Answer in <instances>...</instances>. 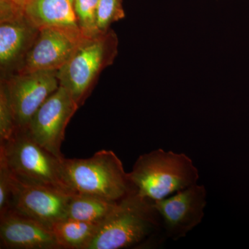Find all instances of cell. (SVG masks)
<instances>
[{
  "label": "cell",
  "instance_id": "15",
  "mask_svg": "<svg viewBox=\"0 0 249 249\" xmlns=\"http://www.w3.org/2000/svg\"><path fill=\"white\" fill-rule=\"evenodd\" d=\"M98 225L67 217L55 223L51 229L62 249H85Z\"/></svg>",
  "mask_w": 249,
  "mask_h": 249
},
{
  "label": "cell",
  "instance_id": "1",
  "mask_svg": "<svg viewBox=\"0 0 249 249\" xmlns=\"http://www.w3.org/2000/svg\"><path fill=\"white\" fill-rule=\"evenodd\" d=\"M60 172L63 182L73 195L119 201L136 193L122 161L111 150H100L89 158L64 157Z\"/></svg>",
  "mask_w": 249,
  "mask_h": 249
},
{
  "label": "cell",
  "instance_id": "10",
  "mask_svg": "<svg viewBox=\"0 0 249 249\" xmlns=\"http://www.w3.org/2000/svg\"><path fill=\"white\" fill-rule=\"evenodd\" d=\"M84 37L81 33L62 28H41L17 73L58 71L71 58Z\"/></svg>",
  "mask_w": 249,
  "mask_h": 249
},
{
  "label": "cell",
  "instance_id": "6",
  "mask_svg": "<svg viewBox=\"0 0 249 249\" xmlns=\"http://www.w3.org/2000/svg\"><path fill=\"white\" fill-rule=\"evenodd\" d=\"M78 108L70 93L60 85L36 111L25 129L41 146L64 158L61 146L65 129Z\"/></svg>",
  "mask_w": 249,
  "mask_h": 249
},
{
  "label": "cell",
  "instance_id": "17",
  "mask_svg": "<svg viewBox=\"0 0 249 249\" xmlns=\"http://www.w3.org/2000/svg\"><path fill=\"white\" fill-rule=\"evenodd\" d=\"M99 0H73L78 26L85 37H93L99 33L96 27V10Z\"/></svg>",
  "mask_w": 249,
  "mask_h": 249
},
{
  "label": "cell",
  "instance_id": "16",
  "mask_svg": "<svg viewBox=\"0 0 249 249\" xmlns=\"http://www.w3.org/2000/svg\"><path fill=\"white\" fill-rule=\"evenodd\" d=\"M125 17L123 0H99L96 10V27L99 34L107 32L113 23Z\"/></svg>",
  "mask_w": 249,
  "mask_h": 249
},
{
  "label": "cell",
  "instance_id": "8",
  "mask_svg": "<svg viewBox=\"0 0 249 249\" xmlns=\"http://www.w3.org/2000/svg\"><path fill=\"white\" fill-rule=\"evenodd\" d=\"M71 196L51 187L23 182L13 175L11 209L49 229L67 217Z\"/></svg>",
  "mask_w": 249,
  "mask_h": 249
},
{
  "label": "cell",
  "instance_id": "4",
  "mask_svg": "<svg viewBox=\"0 0 249 249\" xmlns=\"http://www.w3.org/2000/svg\"><path fill=\"white\" fill-rule=\"evenodd\" d=\"M119 39L114 31L84 37L74 53L57 71L60 86L70 93L80 107L92 92L100 75L114 63Z\"/></svg>",
  "mask_w": 249,
  "mask_h": 249
},
{
  "label": "cell",
  "instance_id": "14",
  "mask_svg": "<svg viewBox=\"0 0 249 249\" xmlns=\"http://www.w3.org/2000/svg\"><path fill=\"white\" fill-rule=\"evenodd\" d=\"M118 202L88 195H73L67 208V217L101 224L114 211Z\"/></svg>",
  "mask_w": 249,
  "mask_h": 249
},
{
  "label": "cell",
  "instance_id": "9",
  "mask_svg": "<svg viewBox=\"0 0 249 249\" xmlns=\"http://www.w3.org/2000/svg\"><path fill=\"white\" fill-rule=\"evenodd\" d=\"M206 196V188L196 183L153 202L167 237L175 241L183 238L202 222Z\"/></svg>",
  "mask_w": 249,
  "mask_h": 249
},
{
  "label": "cell",
  "instance_id": "5",
  "mask_svg": "<svg viewBox=\"0 0 249 249\" xmlns=\"http://www.w3.org/2000/svg\"><path fill=\"white\" fill-rule=\"evenodd\" d=\"M13 175L23 182L41 185L71 194L63 182L60 161L34 139L26 129H16L8 142L0 143Z\"/></svg>",
  "mask_w": 249,
  "mask_h": 249
},
{
  "label": "cell",
  "instance_id": "18",
  "mask_svg": "<svg viewBox=\"0 0 249 249\" xmlns=\"http://www.w3.org/2000/svg\"><path fill=\"white\" fill-rule=\"evenodd\" d=\"M16 129L11 101L4 85L0 83V143L8 142Z\"/></svg>",
  "mask_w": 249,
  "mask_h": 249
},
{
  "label": "cell",
  "instance_id": "3",
  "mask_svg": "<svg viewBox=\"0 0 249 249\" xmlns=\"http://www.w3.org/2000/svg\"><path fill=\"white\" fill-rule=\"evenodd\" d=\"M160 232L165 233L153 201L134 193L118 202L111 214L99 224L85 249L135 247Z\"/></svg>",
  "mask_w": 249,
  "mask_h": 249
},
{
  "label": "cell",
  "instance_id": "12",
  "mask_svg": "<svg viewBox=\"0 0 249 249\" xmlns=\"http://www.w3.org/2000/svg\"><path fill=\"white\" fill-rule=\"evenodd\" d=\"M39 29L26 17L0 22V71L1 79L19 71Z\"/></svg>",
  "mask_w": 249,
  "mask_h": 249
},
{
  "label": "cell",
  "instance_id": "20",
  "mask_svg": "<svg viewBox=\"0 0 249 249\" xmlns=\"http://www.w3.org/2000/svg\"><path fill=\"white\" fill-rule=\"evenodd\" d=\"M18 1H19V3H21V4L24 5V6H25V4L27 2L28 0H18Z\"/></svg>",
  "mask_w": 249,
  "mask_h": 249
},
{
  "label": "cell",
  "instance_id": "2",
  "mask_svg": "<svg viewBox=\"0 0 249 249\" xmlns=\"http://www.w3.org/2000/svg\"><path fill=\"white\" fill-rule=\"evenodd\" d=\"M128 178L136 194L155 202L196 184L199 175L188 156L158 149L141 155Z\"/></svg>",
  "mask_w": 249,
  "mask_h": 249
},
{
  "label": "cell",
  "instance_id": "11",
  "mask_svg": "<svg viewBox=\"0 0 249 249\" xmlns=\"http://www.w3.org/2000/svg\"><path fill=\"white\" fill-rule=\"evenodd\" d=\"M0 239L3 248L62 249L52 229L10 209L1 214Z\"/></svg>",
  "mask_w": 249,
  "mask_h": 249
},
{
  "label": "cell",
  "instance_id": "13",
  "mask_svg": "<svg viewBox=\"0 0 249 249\" xmlns=\"http://www.w3.org/2000/svg\"><path fill=\"white\" fill-rule=\"evenodd\" d=\"M24 14L39 29L58 27L81 33L73 0H28Z\"/></svg>",
  "mask_w": 249,
  "mask_h": 249
},
{
  "label": "cell",
  "instance_id": "19",
  "mask_svg": "<svg viewBox=\"0 0 249 249\" xmlns=\"http://www.w3.org/2000/svg\"><path fill=\"white\" fill-rule=\"evenodd\" d=\"M13 173L4 154L0 152V215L11 209Z\"/></svg>",
  "mask_w": 249,
  "mask_h": 249
},
{
  "label": "cell",
  "instance_id": "7",
  "mask_svg": "<svg viewBox=\"0 0 249 249\" xmlns=\"http://www.w3.org/2000/svg\"><path fill=\"white\" fill-rule=\"evenodd\" d=\"M9 96L17 129H25L36 111L60 87L57 71L17 73L1 79Z\"/></svg>",
  "mask_w": 249,
  "mask_h": 249
}]
</instances>
